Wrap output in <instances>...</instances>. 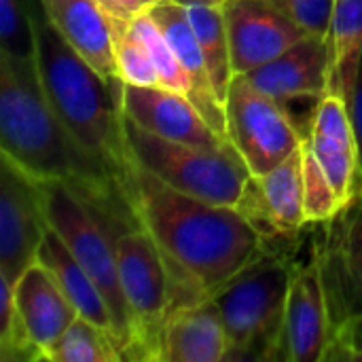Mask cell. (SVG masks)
Instances as JSON below:
<instances>
[{"instance_id": "1", "label": "cell", "mask_w": 362, "mask_h": 362, "mask_svg": "<svg viewBox=\"0 0 362 362\" xmlns=\"http://www.w3.org/2000/svg\"><path fill=\"white\" fill-rule=\"evenodd\" d=\"M125 191L138 223L168 261L174 308L210 299L269 242L235 206L180 193L134 161Z\"/></svg>"}, {"instance_id": "2", "label": "cell", "mask_w": 362, "mask_h": 362, "mask_svg": "<svg viewBox=\"0 0 362 362\" xmlns=\"http://www.w3.org/2000/svg\"><path fill=\"white\" fill-rule=\"evenodd\" d=\"M0 151L36 180L66 182L112 235L140 225L119 176L85 151L45 98L36 59L0 51Z\"/></svg>"}, {"instance_id": "3", "label": "cell", "mask_w": 362, "mask_h": 362, "mask_svg": "<svg viewBox=\"0 0 362 362\" xmlns=\"http://www.w3.org/2000/svg\"><path fill=\"white\" fill-rule=\"evenodd\" d=\"M32 25L36 70L53 112L74 140L102 159L125 187L132 157L123 136L121 81H106L81 57L51 25L40 2L32 4Z\"/></svg>"}, {"instance_id": "4", "label": "cell", "mask_w": 362, "mask_h": 362, "mask_svg": "<svg viewBox=\"0 0 362 362\" xmlns=\"http://www.w3.org/2000/svg\"><path fill=\"white\" fill-rule=\"evenodd\" d=\"M278 242L282 240H269L259 257L210 297L227 331V361H278L286 297L297 263L288 248L291 238L284 244Z\"/></svg>"}, {"instance_id": "5", "label": "cell", "mask_w": 362, "mask_h": 362, "mask_svg": "<svg viewBox=\"0 0 362 362\" xmlns=\"http://www.w3.org/2000/svg\"><path fill=\"white\" fill-rule=\"evenodd\" d=\"M123 136L134 163L168 187L212 204L235 206L250 178L248 165L231 142L221 148H204L163 140L125 115Z\"/></svg>"}, {"instance_id": "6", "label": "cell", "mask_w": 362, "mask_h": 362, "mask_svg": "<svg viewBox=\"0 0 362 362\" xmlns=\"http://www.w3.org/2000/svg\"><path fill=\"white\" fill-rule=\"evenodd\" d=\"M110 238L132 320L127 361L157 362L161 331L174 310V282L168 261L142 225L119 229Z\"/></svg>"}, {"instance_id": "7", "label": "cell", "mask_w": 362, "mask_h": 362, "mask_svg": "<svg viewBox=\"0 0 362 362\" xmlns=\"http://www.w3.org/2000/svg\"><path fill=\"white\" fill-rule=\"evenodd\" d=\"M42 189V206L49 227L64 240L76 261L91 276L100 288L115 322L119 348L127 361L132 348V320L129 308L121 288L112 238L95 216V212L59 180H38Z\"/></svg>"}, {"instance_id": "8", "label": "cell", "mask_w": 362, "mask_h": 362, "mask_svg": "<svg viewBox=\"0 0 362 362\" xmlns=\"http://www.w3.org/2000/svg\"><path fill=\"white\" fill-rule=\"evenodd\" d=\"M225 115L227 138L255 176L280 165L305 140L286 104L259 91L244 74H235L229 85Z\"/></svg>"}, {"instance_id": "9", "label": "cell", "mask_w": 362, "mask_h": 362, "mask_svg": "<svg viewBox=\"0 0 362 362\" xmlns=\"http://www.w3.org/2000/svg\"><path fill=\"white\" fill-rule=\"evenodd\" d=\"M318 261L333 335L362 318V187L327 223L312 242Z\"/></svg>"}, {"instance_id": "10", "label": "cell", "mask_w": 362, "mask_h": 362, "mask_svg": "<svg viewBox=\"0 0 362 362\" xmlns=\"http://www.w3.org/2000/svg\"><path fill=\"white\" fill-rule=\"evenodd\" d=\"M47 227L40 182L0 155V274L6 280L15 284L36 263Z\"/></svg>"}, {"instance_id": "11", "label": "cell", "mask_w": 362, "mask_h": 362, "mask_svg": "<svg viewBox=\"0 0 362 362\" xmlns=\"http://www.w3.org/2000/svg\"><path fill=\"white\" fill-rule=\"evenodd\" d=\"M238 212L265 238H297L305 223L303 212V144L265 174H250Z\"/></svg>"}, {"instance_id": "12", "label": "cell", "mask_w": 362, "mask_h": 362, "mask_svg": "<svg viewBox=\"0 0 362 362\" xmlns=\"http://www.w3.org/2000/svg\"><path fill=\"white\" fill-rule=\"evenodd\" d=\"M121 112L142 129L182 144L221 148L229 144L227 138L216 134L189 95L163 85H132L119 87Z\"/></svg>"}, {"instance_id": "13", "label": "cell", "mask_w": 362, "mask_h": 362, "mask_svg": "<svg viewBox=\"0 0 362 362\" xmlns=\"http://www.w3.org/2000/svg\"><path fill=\"white\" fill-rule=\"evenodd\" d=\"M333 339L327 295L314 252L305 263H295L278 361L320 362Z\"/></svg>"}, {"instance_id": "14", "label": "cell", "mask_w": 362, "mask_h": 362, "mask_svg": "<svg viewBox=\"0 0 362 362\" xmlns=\"http://www.w3.org/2000/svg\"><path fill=\"white\" fill-rule=\"evenodd\" d=\"M221 6L235 74H248L310 36L265 0H223Z\"/></svg>"}, {"instance_id": "15", "label": "cell", "mask_w": 362, "mask_h": 362, "mask_svg": "<svg viewBox=\"0 0 362 362\" xmlns=\"http://www.w3.org/2000/svg\"><path fill=\"white\" fill-rule=\"evenodd\" d=\"M308 144L346 206L362 187V174L350 106L341 95L325 93L316 102Z\"/></svg>"}, {"instance_id": "16", "label": "cell", "mask_w": 362, "mask_h": 362, "mask_svg": "<svg viewBox=\"0 0 362 362\" xmlns=\"http://www.w3.org/2000/svg\"><path fill=\"white\" fill-rule=\"evenodd\" d=\"M244 76L282 104L301 98L320 100L329 89V42L325 36L310 34Z\"/></svg>"}, {"instance_id": "17", "label": "cell", "mask_w": 362, "mask_h": 362, "mask_svg": "<svg viewBox=\"0 0 362 362\" xmlns=\"http://www.w3.org/2000/svg\"><path fill=\"white\" fill-rule=\"evenodd\" d=\"M13 299L38 361H45L47 350L78 318L76 308L64 295L51 272L38 261L17 278Z\"/></svg>"}, {"instance_id": "18", "label": "cell", "mask_w": 362, "mask_h": 362, "mask_svg": "<svg viewBox=\"0 0 362 362\" xmlns=\"http://www.w3.org/2000/svg\"><path fill=\"white\" fill-rule=\"evenodd\" d=\"M51 25L106 81L117 83L112 15L98 0H38Z\"/></svg>"}, {"instance_id": "19", "label": "cell", "mask_w": 362, "mask_h": 362, "mask_svg": "<svg viewBox=\"0 0 362 362\" xmlns=\"http://www.w3.org/2000/svg\"><path fill=\"white\" fill-rule=\"evenodd\" d=\"M146 11L155 17V21L163 30L168 42L172 45V49H174L187 78H189V85H191L189 98H191V102L204 115L208 125L216 134L227 138L225 104L218 100V95L214 91V85L210 81L202 47L197 42V36H195L193 25L189 21L185 4H178L174 0H157Z\"/></svg>"}, {"instance_id": "20", "label": "cell", "mask_w": 362, "mask_h": 362, "mask_svg": "<svg viewBox=\"0 0 362 362\" xmlns=\"http://www.w3.org/2000/svg\"><path fill=\"white\" fill-rule=\"evenodd\" d=\"M227 356V331L210 299L178 305L170 312L161 331L157 362H223Z\"/></svg>"}, {"instance_id": "21", "label": "cell", "mask_w": 362, "mask_h": 362, "mask_svg": "<svg viewBox=\"0 0 362 362\" xmlns=\"http://www.w3.org/2000/svg\"><path fill=\"white\" fill-rule=\"evenodd\" d=\"M36 261L42 263L51 272V276L57 280L64 295L76 308L78 316L104 327L106 331H110L115 335L112 314H110L108 303L104 301L100 288L95 286L91 276L85 272V267L76 261V257L70 252V248L64 244V240L51 227H47V233L40 244ZM115 339H117V335H115Z\"/></svg>"}, {"instance_id": "22", "label": "cell", "mask_w": 362, "mask_h": 362, "mask_svg": "<svg viewBox=\"0 0 362 362\" xmlns=\"http://www.w3.org/2000/svg\"><path fill=\"white\" fill-rule=\"evenodd\" d=\"M329 42V89L350 102L362 57V0H333Z\"/></svg>"}, {"instance_id": "23", "label": "cell", "mask_w": 362, "mask_h": 362, "mask_svg": "<svg viewBox=\"0 0 362 362\" xmlns=\"http://www.w3.org/2000/svg\"><path fill=\"white\" fill-rule=\"evenodd\" d=\"M185 8H187L189 21L193 25V32L197 36V42L202 47L214 91H216L218 100L225 104L229 85H231L235 72H233V64H231V45H229L223 6L195 2V4H187Z\"/></svg>"}, {"instance_id": "24", "label": "cell", "mask_w": 362, "mask_h": 362, "mask_svg": "<svg viewBox=\"0 0 362 362\" xmlns=\"http://www.w3.org/2000/svg\"><path fill=\"white\" fill-rule=\"evenodd\" d=\"M121 361H125V356H123L115 335L83 316H78L45 354V362Z\"/></svg>"}, {"instance_id": "25", "label": "cell", "mask_w": 362, "mask_h": 362, "mask_svg": "<svg viewBox=\"0 0 362 362\" xmlns=\"http://www.w3.org/2000/svg\"><path fill=\"white\" fill-rule=\"evenodd\" d=\"M129 30L148 51V57L159 74V83L163 87H170L174 91L189 95V91H191L189 78L178 62L172 45L168 42L163 30L155 21V17L148 11H140L129 19Z\"/></svg>"}, {"instance_id": "26", "label": "cell", "mask_w": 362, "mask_h": 362, "mask_svg": "<svg viewBox=\"0 0 362 362\" xmlns=\"http://www.w3.org/2000/svg\"><path fill=\"white\" fill-rule=\"evenodd\" d=\"M344 208L333 182L314 157L308 138L303 140V212L305 223L320 225L331 221Z\"/></svg>"}, {"instance_id": "27", "label": "cell", "mask_w": 362, "mask_h": 362, "mask_svg": "<svg viewBox=\"0 0 362 362\" xmlns=\"http://www.w3.org/2000/svg\"><path fill=\"white\" fill-rule=\"evenodd\" d=\"M112 38H115L117 72L123 83L161 85L159 74L148 57V51L129 30V19L112 17Z\"/></svg>"}, {"instance_id": "28", "label": "cell", "mask_w": 362, "mask_h": 362, "mask_svg": "<svg viewBox=\"0 0 362 362\" xmlns=\"http://www.w3.org/2000/svg\"><path fill=\"white\" fill-rule=\"evenodd\" d=\"M0 361L38 362L13 299V282L0 274Z\"/></svg>"}, {"instance_id": "29", "label": "cell", "mask_w": 362, "mask_h": 362, "mask_svg": "<svg viewBox=\"0 0 362 362\" xmlns=\"http://www.w3.org/2000/svg\"><path fill=\"white\" fill-rule=\"evenodd\" d=\"M0 51L21 59L34 57L30 0H0Z\"/></svg>"}, {"instance_id": "30", "label": "cell", "mask_w": 362, "mask_h": 362, "mask_svg": "<svg viewBox=\"0 0 362 362\" xmlns=\"http://www.w3.org/2000/svg\"><path fill=\"white\" fill-rule=\"evenodd\" d=\"M265 2H269L286 17H291L308 34L327 38L331 25L333 0H265Z\"/></svg>"}, {"instance_id": "31", "label": "cell", "mask_w": 362, "mask_h": 362, "mask_svg": "<svg viewBox=\"0 0 362 362\" xmlns=\"http://www.w3.org/2000/svg\"><path fill=\"white\" fill-rule=\"evenodd\" d=\"M348 106H350V115H352V123H354L356 140H358V153H361V174H362V57H361V64H358V74H356L354 91H352V98H350Z\"/></svg>"}, {"instance_id": "32", "label": "cell", "mask_w": 362, "mask_h": 362, "mask_svg": "<svg viewBox=\"0 0 362 362\" xmlns=\"http://www.w3.org/2000/svg\"><path fill=\"white\" fill-rule=\"evenodd\" d=\"M112 17H121V19H132L136 13L142 11V6L138 4V0H98Z\"/></svg>"}, {"instance_id": "33", "label": "cell", "mask_w": 362, "mask_h": 362, "mask_svg": "<svg viewBox=\"0 0 362 362\" xmlns=\"http://www.w3.org/2000/svg\"><path fill=\"white\" fill-rule=\"evenodd\" d=\"M174 2H178V4H195V2H206V4H221L223 0H174Z\"/></svg>"}, {"instance_id": "34", "label": "cell", "mask_w": 362, "mask_h": 362, "mask_svg": "<svg viewBox=\"0 0 362 362\" xmlns=\"http://www.w3.org/2000/svg\"><path fill=\"white\" fill-rule=\"evenodd\" d=\"M155 2H157V0H138V4L142 6V11H146V8H148V6H153Z\"/></svg>"}]
</instances>
